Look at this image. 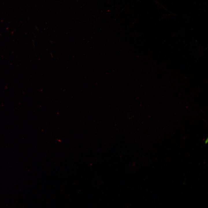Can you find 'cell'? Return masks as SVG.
I'll return each mask as SVG.
<instances>
[{
    "mask_svg": "<svg viewBox=\"0 0 208 208\" xmlns=\"http://www.w3.org/2000/svg\"><path fill=\"white\" fill-rule=\"evenodd\" d=\"M208 139L207 138L205 140V144L207 143L208 142Z\"/></svg>",
    "mask_w": 208,
    "mask_h": 208,
    "instance_id": "cell-1",
    "label": "cell"
}]
</instances>
